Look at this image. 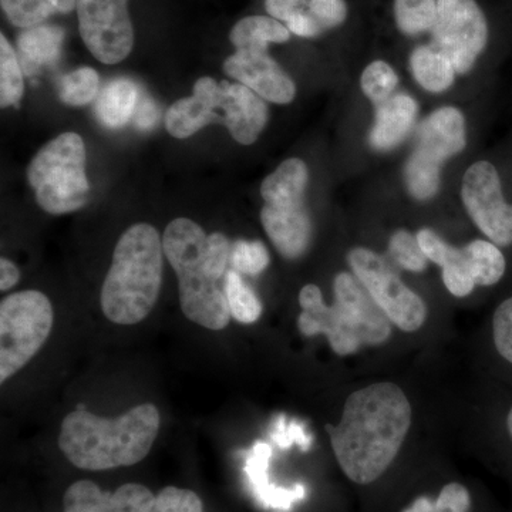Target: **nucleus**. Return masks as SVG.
Wrapping results in <instances>:
<instances>
[{"label": "nucleus", "mask_w": 512, "mask_h": 512, "mask_svg": "<svg viewBox=\"0 0 512 512\" xmlns=\"http://www.w3.org/2000/svg\"><path fill=\"white\" fill-rule=\"evenodd\" d=\"M224 72L271 103L288 104L295 99L296 86L291 76L266 50H237L225 60Z\"/></svg>", "instance_id": "obj_12"}, {"label": "nucleus", "mask_w": 512, "mask_h": 512, "mask_svg": "<svg viewBox=\"0 0 512 512\" xmlns=\"http://www.w3.org/2000/svg\"><path fill=\"white\" fill-rule=\"evenodd\" d=\"M291 32L279 20L268 16H249L241 19L231 30L232 45L241 49L268 50L271 43H285Z\"/></svg>", "instance_id": "obj_24"}, {"label": "nucleus", "mask_w": 512, "mask_h": 512, "mask_svg": "<svg viewBox=\"0 0 512 512\" xmlns=\"http://www.w3.org/2000/svg\"><path fill=\"white\" fill-rule=\"evenodd\" d=\"M286 28H288L289 32L293 33V35L301 37H316L325 32L323 26L320 25L318 20L315 19V16L309 12L308 8L302 10V12L296 13L292 19H289L288 22H286Z\"/></svg>", "instance_id": "obj_42"}, {"label": "nucleus", "mask_w": 512, "mask_h": 512, "mask_svg": "<svg viewBox=\"0 0 512 512\" xmlns=\"http://www.w3.org/2000/svg\"><path fill=\"white\" fill-rule=\"evenodd\" d=\"M57 12L70 13L72 10L77 9V2L79 0H55Z\"/></svg>", "instance_id": "obj_46"}, {"label": "nucleus", "mask_w": 512, "mask_h": 512, "mask_svg": "<svg viewBox=\"0 0 512 512\" xmlns=\"http://www.w3.org/2000/svg\"><path fill=\"white\" fill-rule=\"evenodd\" d=\"M466 147L463 113L454 107L434 111L421 123L414 151L437 164L461 153Z\"/></svg>", "instance_id": "obj_16"}, {"label": "nucleus", "mask_w": 512, "mask_h": 512, "mask_svg": "<svg viewBox=\"0 0 512 512\" xmlns=\"http://www.w3.org/2000/svg\"><path fill=\"white\" fill-rule=\"evenodd\" d=\"M417 103L407 94H394L379 104L369 134L373 150L390 151L399 146L416 123Z\"/></svg>", "instance_id": "obj_18"}, {"label": "nucleus", "mask_w": 512, "mask_h": 512, "mask_svg": "<svg viewBox=\"0 0 512 512\" xmlns=\"http://www.w3.org/2000/svg\"><path fill=\"white\" fill-rule=\"evenodd\" d=\"M163 239L150 224L124 231L100 293L104 316L116 325L130 326L150 315L163 284Z\"/></svg>", "instance_id": "obj_5"}, {"label": "nucleus", "mask_w": 512, "mask_h": 512, "mask_svg": "<svg viewBox=\"0 0 512 512\" xmlns=\"http://www.w3.org/2000/svg\"><path fill=\"white\" fill-rule=\"evenodd\" d=\"M156 495L143 484H124L114 493L103 491L90 480H80L67 488L64 512H150Z\"/></svg>", "instance_id": "obj_13"}, {"label": "nucleus", "mask_w": 512, "mask_h": 512, "mask_svg": "<svg viewBox=\"0 0 512 512\" xmlns=\"http://www.w3.org/2000/svg\"><path fill=\"white\" fill-rule=\"evenodd\" d=\"M348 264L393 325L407 333L423 328L429 315L426 302L394 274L382 256L367 248H353Z\"/></svg>", "instance_id": "obj_8"}, {"label": "nucleus", "mask_w": 512, "mask_h": 512, "mask_svg": "<svg viewBox=\"0 0 512 512\" xmlns=\"http://www.w3.org/2000/svg\"><path fill=\"white\" fill-rule=\"evenodd\" d=\"M461 198L468 215L497 247L512 245V205L507 204L497 168L478 161L463 178Z\"/></svg>", "instance_id": "obj_11"}, {"label": "nucleus", "mask_w": 512, "mask_h": 512, "mask_svg": "<svg viewBox=\"0 0 512 512\" xmlns=\"http://www.w3.org/2000/svg\"><path fill=\"white\" fill-rule=\"evenodd\" d=\"M164 254L178 278V295L185 318L202 328H227L232 316L225 295L232 244L221 232L207 235L188 218L165 228Z\"/></svg>", "instance_id": "obj_2"}, {"label": "nucleus", "mask_w": 512, "mask_h": 512, "mask_svg": "<svg viewBox=\"0 0 512 512\" xmlns=\"http://www.w3.org/2000/svg\"><path fill=\"white\" fill-rule=\"evenodd\" d=\"M55 312L45 293L22 291L0 303V382L28 365L52 333Z\"/></svg>", "instance_id": "obj_7"}, {"label": "nucleus", "mask_w": 512, "mask_h": 512, "mask_svg": "<svg viewBox=\"0 0 512 512\" xmlns=\"http://www.w3.org/2000/svg\"><path fill=\"white\" fill-rule=\"evenodd\" d=\"M493 339L497 352L512 365V296L495 309Z\"/></svg>", "instance_id": "obj_38"}, {"label": "nucleus", "mask_w": 512, "mask_h": 512, "mask_svg": "<svg viewBox=\"0 0 512 512\" xmlns=\"http://www.w3.org/2000/svg\"><path fill=\"white\" fill-rule=\"evenodd\" d=\"M271 454L272 448L269 444L256 441L247 453L245 473L259 503L266 508L288 511L296 501H301L305 497V487L298 484L293 488H279L271 484L268 477Z\"/></svg>", "instance_id": "obj_19"}, {"label": "nucleus", "mask_w": 512, "mask_h": 512, "mask_svg": "<svg viewBox=\"0 0 512 512\" xmlns=\"http://www.w3.org/2000/svg\"><path fill=\"white\" fill-rule=\"evenodd\" d=\"M25 92L22 66L15 49L5 35H0V106L18 107Z\"/></svg>", "instance_id": "obj_27"}, {"label": "nucleus", "mask_w": 512, "mask_h": 512, "mask_svg": "<svg viewBox=\"0 0 512 512\" xmlns=\"http://www.w3.org/2000/svg\"><path fill=\"white\" fill-rule=\"evenodd\" d=\"M158 117H160V110L156 101L151 100L150 97H138L136 111H134L133 121L137 128L140 130H151L156 127Z\"/></svg>", "instance_id": "obj_43"}, {"label": "nucleus", "mask_w": 512, "mask_h": 512, "mask_svg": "<svg viewBox=\"0 0 512 512\" xmlns=\"http://www.w3.org/2000/svg\"><path fill=\"white\" fill-rule=\"evenodd\" d=\"M138 92L136 84L128 79L111 80L100 93L96 114L101 124L109 128H121L133 119Z\"/></svg>", "instance_id": "obj_22"}, {"label": "nucleus", "mask_w": 512, "mask_h": 512, "mask_svg": "<svg viewBox=\"0 0 512 512\" xmlns=\"http://www.w3.org/2000/svg\"><path fill=\"white\" fill-rule=\"evenodd\" d=\"M64 30L59 26L40 25L26 29L18 37L19 62L28 76L53 64L62 53Z\"/></svg>", "instance_id": "obj_21"}, {"label": "nucleus", "mask_w": 512, "mask_h": 512, "mask_svg": "<svg viewBox=\"0 0 512 512\" xmlns=\"http://www.w3.org/2000/svg\"><path fill=\"white\" fill-rule=\"evenodd\" d=\"M471 494L466 485L448 483L437 497L421 495L402 512H470Z\"/></svg>", "instance_id": "obj_30"}, {"label": "nucleus", "mask_w": 512, "mask_h": 512, "mask_svg": "<svg viewBox=\"0 0 512 512\" xmlns=\"http://www.w3.org/2000/svg\"><path fill=\"white\" fill-rule=\"evenodd\" d=\"M20 278L18 266L9 259H0V289L2 292L8 291L18 284Z\"/></svg>", "instance_id": "obj_45"}, {"label": "nucleus", "mask_w": 512, "mask_h": 512, "mask_svg": "<svg viewBox=\"0 0 512 512\" xmlns=\"http://www.w3.org/2000/svg\"><path fill=\"white\" fill-rule=\"evenodd\" d=\"M9 22L20 29H32L42 25L57 12L55 0H0Z\"/></svg>", "instance_id": "obj_31"}, {"label": "nucleus", "mask_w": 512, "mask_h": 512, "mask_svg": "<svg viewBox=\"0 0 512 512\" xmlns=\"http://www.w3.org/2000/svg\"><path fill=\"white\" fill-rule=\"evenodd\" d=\"M28 180L37 204L49 214L83 208L90 190L83 138L63 133L49 141L29 164Z\"/></svg>", "instance_id": "obj_6"}, {"label": "nucleus", "mask_w": 512, "mask_h": 512, "mask_svg": "<svg viewBox=\"0 0 512 512\" xmlns=\"http://www.w3.org/2000/svg\"><path fill=\"white\" fill-rule=\"evenodd\" d=\"M308 8L305 0H265V9L271 18L288 22L296 13Z\"/></svg>", "instance_id": "obj_44"}, {"label": "nucleus", "mask_w": 512, "mask_h": 512, "mask_svg": "<svg viewBox=\"0 0 512 512\" xmlns=\"http://www.w3.org/2000/svg\"><path fill=\"white\" fill-rule=\"evenodd\" d=\"M261 222L279 254L286 259L301 258L312 241V221L305 207L278 208L265 205Z\"/></svg>", "instance_id": "obj_17"}, {"label": "nucleus", "mask_w": 512, "mask_h": 512, "mask_svg": "<svg viewBox=\"0 0 512 512\" xmlns=\"http://www.w3.org/2000/svg\"><path fill=\"white\" fill-rule=\"evenodd\" d=\"M305 2H306V5H308V3L313 2V0H305Z\"/></svg>", "instance_id": "obj_48"}, {"label": "nucleus", "mask_w": 512, "mask_h": 512, "mask_svg": "<svg viewBox=\"0 0 512 512\" xmlns=\"http://www.w3.org/2000/svg\"><path fill=\"white\" fill-rule=\"evenodd\" d=\"M397 84H399V77H397L393 67L383 62V60L370 63L363 72L362 79H360L363 93L376 106L393 96Z\"/></svg>", "instance_id": "obj_33"}, {"label": "nucleus", "mask_w": 512, "mask_h": 512, "mask_svg": "<svg viewBox=\"0 0 512 512\" xmlns=\"http://www.w3.org/2000/svg\"><path fill=\"white\" fill-rule=\"evenodd\" d=\"M308 180L306 164L299 158H289L276 168L275 173L265 178L261 187L262 198L271 207H303Z\"/></svg>", "instance_id": "obj_20"}, {"label": "nucleus", "mask_w": 512, "mask_h": 512, "mask_svg": "<svg viewBox=\"0 0 512 512\" xmlns=\"http://www.w3.org/2000/svg\"><path fill=\"white\" fill-rule=\"evenodd\" d=\"M410 67L416 82L431 93L446 92L454 83L453 63L433 46H419L410 57Z\"/></svg>", "instance_id": "obj_23"}, {"label": "nucleus", "mask_w": 512, "mask_h": 512, "mask_svg": "<svg viewBox=\"0 0 512 512\" xmlns=\"http://www.w3.org/2000/svg\"><path fill=\"white\" fill-rule=\"evenodd\" d=\"M461 251L476 285L493 286L503 279L507 262L500 247L493 242L476 239Z\"/></svg>", "instance_id": "obj_25"}, {"label": "nucleus", "mask_w": 512, "mask_h": 512, "mask_svg": "<svg viewBox=\"0 0 512 512\" xmlns=\"http://www.w3.org/2000/svg\"><path fill=\"white\" fill-rule=\"evenodd\" d=\"M440 168V164L413 151L404 168V178L407 190L416 200H430L437 194L440 188Z\"/></svg>", "instance_id": "obj_29"}, {"label": "nucleus", "mask_w": 512, "mask_h": 512, "mask_svg": "<svg viewBox=\"0 0 512 512\" xmlns=\"http://www.w3.org/2000/svg\"><path fill=\"white\" fill-rule=\"evenodd\" d=\"M389 252L394 261L410 272H423L427 266V256L421 251L417 237L409 231L399 229L394 232L389 242Z\"/></svg>", "instance_id": "obj_35"}, {"label": "nucleus", "mask_w": 512, "mask_h": 512, "mask_svg": "<svg viewBox=\"0 0 512 512\" xmlns=\"http://www.w3.org/2000/svg\"><path fill=\"white\" fill-rule=\"evenodd\" d=\"M150 512H204V505L192 490L165 487L156 495Z\"/></svg>", "instance_id": "obj_37"}, {"label": "nucleus", "mask_w": 512, "mask_h": 512, "mask_svg": "<svg viewBox=\"0 0 512 512\" xmlns=\"http://www.w3.org/2000/svg\"><path fill=\"white\" fill-rule=\"evenodd\" d=\"M507 429H508V434H510V437L512 439V407L510 409V412H508V416H507Z\"/></svg>", "instance_id": "obj_47"}, {"label": "nucleus", "mask_w": 512, "mask_h": 512, "mask_svg": "<svg viewBox=\"0 0 512 512\" xmlns=\"http://www.w3.org/2000/svg\"><path fill=\"white\" fill-rule=\"evenodd\" d=\"M394 18L403 35L429 32L436 23L437 0H394Z\"/></svg>", "instance_id": "obj_28"}, {"label": "nucleus", "mask_w": 512, "mask_h": 512, "mask_svg": "<svg viewBox=\"0 0 512 512\" xmlns=\"http://www.w3.org/2000/svg\"><path fill=\"white\" fill-rule=\"evenodd\" d=\"M271 262L268 249L261 241H245L238 239L232 244L229 265L238 274L258 276L265 271Z\"/></svg>", "instance_id": "obj_34"}, {"label": "nucleus", "mask_w": 512, "mask_h": 512, "mask_svg": "<svg viewBox=\"0 0 512 512\" xmlns=\"http://www.w3.org/2000/svg\"><path fill=\"white\" fill-rule=\"evenodd\" d=\"M80 36L99 62H123L134 46V28L128 0H79Z\"/></svg>", "instance_id": "obj_10"}, {"label": "nucleus", "mask_w": 512, "mask_h": 512, "mask_svg": "<svg viewBox=\"0 0 512 512\" xmlns=\"http://www.w3.org/2000/svg\"><path fill=\"white\" fill-rule=\"evenodd\" d=\"M412 420V404L399 384L373 383L350 394L339 424L328 426L345 476L359 485L379 480L399 456Z\"/></svg>", "instance_id": "obj_1"}, {"label": "nucleus", "mask_w": 512, "mask_h": 512, "mask_svg": "<svg viewBox=\"0 0 512 512\" xmlns=\"http://www.w3.org/2000/svg\"><path fill=\"white\" fill-rule=\"evenodd\" d=\"M224 286L232 319L244 325L258 322L262 315V303L251 286L245 284L241 274L234 269L228 271Z\"/></svg>", "instance_id": "obj_26"}, {"label": "nucleus", "mask_w": 512, "mask_h": 512, "mask_svg": "<svg viewBox=\"0 0 512 512\" xmlns=\"http://www.w3.org/2000/svg\"><path fill=\"white\" fill-rule=\"evenodd\" d=\"M416 237L417 241H419L421 251L424 252L427 259L441 266V268L446 265L450 256L453 255L454 247L448 245L443 238H440L436 232L431 231L429 228L420 229Z\"/></svg>", "instance_id": "obj_41"}, {"label": "nucleus", "mask_w": 512, "mask_h": 512, "mask_svg": "<svg viewBox=\"0 0 512 512\" xmlns=\"http://www.w3.org/2000/svg\"><path fill=\"white\" fill-rule=\"evenodd\" d=\"M220 84V110L224 111L222 124L239 144L255 143L268 121L265 101L244 84L227 80Z\"/></svg>", "instance_id": "obj_14"}, {"label": "nucleus", "mask_w": 512, "mask_h": 512, "mask_svg": "<svg viewBox=\"0 0 512 512\" xmlns=\"http://www.w3.org/2000/svg\"><path fill=\"white\" fill-rule=\"evenodd\" d=\"M443 281L447 291L456 298H466L476 288V282L468 271L461 248H454L453 255L443 266Z\"/></svg>", "instance_id": "obj_36"}, {"label": "nucleus", "mask_w": 512, "mask_h": 512, "mask_svg": "<svg viewBox=\"0 0 512 512\" xmlns=\"http://www.w3.org/2000/svg\"><path fill=\"white\" fill-rule=\"evenodd\" d=\"M335 302H323L319 286H303L299 293L303 336L323 335L339 356H349L366 346H380L392 336L393 323L379 308L365 286L346 276L333 286Z\"/></svg>", "instance_id": "obj_4"}, {"label": "nucleus", "mask_w": 512, "mask_h": 512, "mask_svg": "<svg viewBox=\"0 0 512 512\" xmlns=\"http://www.w3.org/2000/svg\"><path fill=\"white\" fill-rule=\"evenodd\" d=\"M160 424V412L151 403L138 404L116 419L77 409L62 421L59 447L80 470L130 467L148 456Z\"/></svg>", "instance_id": "obj_3"}, {"label": "nucleus", "mask_w": 512, "mask_h": 512, "mask_svg": "<svg viewBox=\"0 0 512 512\" xmlns=\"http://www.w3.org/2000/svg\"><path fill=\"white\" fill-rule=\"evenodd\" d=\"M99 84V74L92 67L74 70L63 79L59 92L60 100L69 106H86L96 99Z\"/></svg>", "instance_id": "obj_32"}, {"label": "nucleus", "mask_w": 512, "mask_h": 512, "mask_svg": "<svg viewBox=\"0 0 512 512\" xmlns=\"http://www.w3.org/2000/svg\"><path fill=\"white\" fill-rule=\"evenodd\" d=\"M306 6L325 30L342 25L348 18V6L345 0H313Z\"/></svg>", "instance_id": "obj_39"}, {"label": "nucleus", "mask_w": 512, "mask_h": 512, "mask_svg": "<svg viewBox=\"0 0 512 512\" xmlns=\"http://www.w3.org/2000/svg\"><path fill=\"white\" fill-rule=\"evenodd\" d=\"M433 47L446 55L458 74L473 69L488 42V25L476 0H437Z\"/></svg>", "instance_id": "obj_9"}, {"label": "nucleus", "mask_w": 512, "mask_h": 512, "mask_svg": "<svg viewBox=\"0 0 512 512\" xmlns=\"http://www.w3.org/2000/svg\"><path fill=\"white\" fill-rule=\"evenodd\" d=\"M272 440L281 448H289L293 444H298L302 450H308L311 447L312 437L305 431L303 424L292 421L286 426L284 416L279 417L276 421L275 429L271 433Z\"/></svg>", "instance_id": "obj_40"}, {"label": "nucleus", "mask_w": 512, "mask_h": 512, "mask_svg": "<svg viewBox=\"0 0 512 512\" xmlns=\"http://www.w3.org/2000/svg\"><path fill=\"white\" fill-rule=\"evenodd\" d=\"M221 84L211 77L198 79L194 94L188 99L175 101L165 114V127L175 138L194 136L201 128L212 123H222L220 109Z\"/></svg>", "instance_id": "obj_15"}]
</instances>
